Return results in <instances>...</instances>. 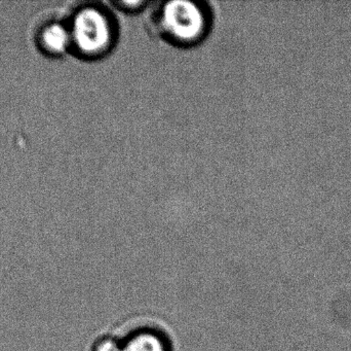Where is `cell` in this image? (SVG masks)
I'll return each instance as SVG.
<instances>
[{"mask_svg":"<svg viewBox=\"0 0 351 351\" xmlns=\"http://www.w3.org/2000/svg\"><path fill=\"white\" fill-rule=\"evenodd\" d=\"M71 38V52L86 60L104 57L112 49L117 30L110 14L103 6H77L66 20Z\"/></svg>","mask_w":351,"mask_h":351,"instance_id":"6da1fadb","label":"cell"},{"mask_svg":"<svg viewBox=\"0 0 351 351\" xmlns=\"http://www.w3.org/2000/svg\"><path fill=\"white\" fill-rule=\"evenodd\" d=\"M154 23L167 41L175 45H192L206 36L210 19L202 3L176 0L158 8Z\"/></svg>","mask_w":351,"mask_h":351,"instance_id":"7a4b0ae2","label":"cell"},{"mask_svg":"<svg viewBox=\"0 0 351 351\" xmlns=\"http://www.w3.org/2000/svg\"><path fill=\"white\" fill-rule=\"evenodd\" d=\"M37 49L47 57L60 58L71 52V38L66 20L43 23L35 34Z\"/></svg>","mask_w":351,"mask_h":351,"instance_id":"3957f363","label":"cell"},{"mask_svg":"<svg viewBox=\"0 0 351 351\" xmlns=\"http://www.w3.org/2000/svg\"><path fill=\"white\" fill-rule=\"evenodd\" d=\"M121 351H171L168 338L152 329L138 330L125 338Z\"/></svg>","mask_w":351,"mask_h":351,"instance_id":"277c9868","label":"cell"},{"mask_svg":"<svg viewBox=\"0 0 351 351\" xmlns=\"http://www.w3.org/2000/svg\"><path fill=\"white\" fill-rule=\"evenodd\" d=\"M123 344L121 341L110 335H104L97 338L92 346L90 351H121Z\"/></svg>","mask_w":351,"mask_h":351,"instance_id":"5b68a950","label":"cell"},{"mask_svg":"<svg viewBox=\"0 0 351 351\" xmlns=\"http://www.w3.org/2000/svg\"><path fill=\"white\" fill-rule=\"evenodd\" d=\"M121 10H137V8H141L142 5H144L143 1H121L115 2Z\"/></svg>","mask_w":351,"mask_h":351,"instance_id":"8992f818","label":"cell"}]
</instances>
